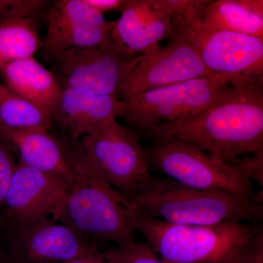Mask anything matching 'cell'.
<instances>
[{
  "label": "cell",
  "instance_id": "6da1fadb",
  "mask_svg": "<svg viewBox=\"0 0 263 263\" xmlns=\"http://www.w3.org/2000/svg\"><path fill=\"white\" fill-rule=\"evenodd\" d=\"M156 143L181 141L227 163L263 152L262 84L243 79L230 85L200 113L147 131Z\"/></svg>",
  "mask_w": 263,
  "mask_h": 263
},
{
  "label": "cell",
  "instance_id": "7a4b0ae2",
  "mask_svg": "<svg viewBox=\"0 0 263 263\" xmlns=\"http://www.w3.org/2000/svg\"><path fill=\"white\" fill-rule=\"evenodd\" d=\"M70 164L77 176L52 219L97 245L135 240L138 211L133 202L87 166Z\"/></svg>",
  "mask_w": 263,
  "mask_h": 263
},
{
  "label": "cell",
  "instance_id": "3957f363",
  "mask_svg": "<svg viewBox=\"0 0 263 263\" xmlns=\"http://www.w3.org/2000/svg\"><path fill=\"white\" fill-rule=\"evenodd\" d=\"M132 201L141 214L177 224L209 226L260 219V197L198 190L154 178Z\"/></svg>",
  "mask_w": 263,
  "mask_h": 263
},
{
  "label": "cell",
  "instance_id": "277c9868",
  "mask_svg": "<svg viewBox=\"0 0 263 263\" xmlns=\"http://www.w3.org/2000/svg\"><path fill=\"white\" fill-rule=\"evenodd\" d=\"M136 226L146 245L168 263H232L257 236L243 222L172 224L138 212Z\"/></svg>",
  "mask_w": 263,
  "mask_h": 263
},
{
  "label": "cell",
  "instance_id": "5b68a950",
  "mask_svg": "<svg viewBox=\"0 0 263 263\" xmlns=\"http://www.w3.org/2000/svg\"><path fill=\"white\" fill-rule=\"evenodd\" d=\"M60 141L68 162L87 166L129 200L153 179L146 152L117 120L79 141Z\"/></svg>",
  "mask_w": 263,
  "mask_h": 263
},
{
  "label": "cell",
  "instance_id": "8992f818",
  "mask_svg": "<svg viewBox=\"0 0 263 263\" xmlns=\"http://www.w3.org/2000/svg\"><path fill=\"white\" fill-rule=\"evenodd\" d=\"M243 79L213 75L147 90L122 99L121 117L133 127L147 132L157 124L196 115L219 98L230 85Z\"/></svg>",
  "mask_w": 263,
  "mask_h": 263
},
{
  "label": "cell",
  "instance_id": "52a82bcc",
  "mask_svg": "<svg viewBox=\"0 0 263 263\" xmlns=\"http://www.w3.org/2000/svg\"><path fill=\"white\" fill-rule=\"evenodd\" d=\"M41 56L63 89L120 98L122 85L143 55L127 54L113 41L95 47L41 51Z\"/></svg>",
  "mask_w": 263,
  "mask_h": 263
},
{
  "label": "cell",
  "instance_id": "ba28073f",
  "mask_svg": "<svg viewBox=\"0 0 263 263\" xmlns=\"http://www.w3.org/2000/svg\"><path fill=\"white\" fill-rule=\"evenodd\" d=\"M148 163L170 179L198 190L257 197L250 178L236 164L227 163L181 141L156 143L146 152Z\"/></svg>",
  "mask_w": 263,
  "mask_h": 263
},
{
  "label": "cell",
  "instance_id": "9c48e42d",
  "mask_svg": "<svg viewBox=\"0 0 263 263\" xmlns=\"http://www.w3.org/2000/svg\"><path fill=\"white\" fill-rule=\"evenodd\" d=\"M172 31L196 48L214 75L242 78L263 84V40L254 36L204 27L200 16L172 18Z\"/></svg>",
  "mask_w": 263,
  "mask_h": 263
},
{
  "label": "cell",
  "instance_id": "30bf717a",
  "mask_svg": "<svg viewBox=\"0 0 263 263\" xmlns=\"http://www.w3.org/2000/svg\"><path fill=\"white\" fill-rule=\"evenodd\" d=\"M4 233L13 263H65L100 251L70 227L49 217L24 224L7 223Z\"/></svg>",
  "mask_w": 263,
  "mask_h": 263
},
{
  "label": "cell",
  "instance_id": "8fae6325",
  "mask_svg": "<svg viewBox=\"0 0 263 263\" xmlns=\"http://www.w3.org/2000/svg\"><path fill=\"white\" fill-rule=\"evenodd\" d=\"M163 47L143 55L122 85L120 99L147 90L214 75L204 65L193 44L171 31Z\"/></svg>",
  "mask_w": 263,
  "mask_h": 263
},
{
  "label": "cell",
  "instance_id": "7c38bea8",
  "mask_svg": "<svg viewBox=\"0 0 263 263\" xmlns=\"http://www.w3.org/2000/svg\"><path fill=\"white\" fill-rule=\"evenodd\" d=\"M47 31L40 51L105 46L113 42L116 21H108L85 0H57L46 11Z\"/></svg>",
  "mask_w": 263,
  "mask_h": 263
},
{
  "label": "cell",
  "instance_id": "4fadbf2b",
  "mask_svg": "<svg viewBox=\"0 0 263 263\" xmlns=\"http://www.w3.org/2000/svg\"><path fill=\"white\" fill-rule=\"evenodd\" d=\"M70 183L18 162L1 216L10 224H24L53 215Z\"/></svg>",
  "mask_w": 263,
  "mask_h": 263
},
{
  "label": "cell",
  "instance_id": "5bb4252c",
  "mask_svg": "<svg viewBox=\"0 0 263 263\" xmlns=\"http://www.w3.org/2000/svg\"><path fill=\"white\" fill-rule=\"evenodd\" d=\"M122 99L63 89L51 113L63 141L76 142L122 117Z\"/></svg>",
  "mask_w": 263,
  "mask_h": 263
},
{
  "label": "cell",
  "instance_id": "9a60e30c",
  "mask_svg": "<svg viewBox=\"0 0 263 263\" xmlns=\"http://www.w3.org/2000/svg\"><path fill=\"white\" fill-rule=\"evenodd\" d=\"M116 21L111 37L121 51L133 56L146 55L160 47L168 37L172 18L159 9L153 0H126Z\"/></svg>",
  "mask_w": 263,
  "mask_h": 263
},
{
  "label": "cell",
  "instance_id": "2e32d148",
  "mask_svg": "<svg viewBox=\"0 0 263 263\" xmlns=\"http://www.w3.org/2000/svg\"><path fill=\"white\" fill-rule=\"evenodd\" d=\"M0 134L18 156V162L72 183L77 173L67 160L61 142L51 131L3 130Z\"/></svg>",
  "mask_w": 263,
  "mask_h": 263
},
{
  "label": "cell",
  "instance_id": "e0dca14e",
  "mask_svg": "<svg viewBox=\"0 0 263 263\" xmlns=\"http://www.w3.org/2000/svg\"><path fill=\"white\" fill-rule=\"evenodd\" d=\"M0 76L10 89L51 116L63 88L51 71L34 57L3 66Z\"/></svg>",
  "mask_w": 263,
  "mask_h": 263
},
{
  "label": "cell",
  "instance_id": "ac0fdd59",
  "mask_svg": "<svg viewBox=\"0 0 263 263\" xmlns=\"http://www.w3.org/2000/svg\"><path fill=\"white\" fill-rule=\"evenodd\" d=\"M200 21L209 29L240 33L263 40V1L208 0Z\"/></svg>",
  "mask_w": 263,
  "mask_h": 263
},
{
  "label": "cell",
  "instance_id": "d6986e66",
  "mask_svg": "<svg viewBox=\"0 0 263 263\" xmlns=\"http://www.w3.org/2000/svg\"><path fill=\"white\" fill-rule=\"evenodd\" d=\"M51 114L19 96L0 81V129L51 130Z\"/></svg>",
  "mask_w": 263,
  "mask_h": 263
},
{
  "label": "cell",
  "instance_id": "ffe728a7",
  "mask_svg": "<svg viewBox=\"0 0 263 263\" xmlns=\"http://www.w3.org/2000/svg\"><path fill=\"white\" fill-rule=\"evenodd\" d=\"M35 19H13L0 24V67L33 57L41 47Z\"/></svg>",
  "mask_w": 263,
  "mask_h": 263
},
{
  "label": "cell",
  "instance_id": "44dd1931",
  "mask_svg": "<svg viewBox=\"0 0 263 263\" xmlns=\"http://www.w3.org/2000/svg\"><path fill=\"white\" fill-rule=\"evenodd\" d=\"M107 263H168L157 255L145 243L136 240L102 252Z\"/></svg>",
  "mask_w": 263,
  "mask_h": 263
},
{
  "label": "cell",
  "instance_id": "7402d4cb",
  "mask_svg": "<svg viewBox=\"0 0 263 263\" xmlns=\"http://www.w3.org/2000/svg\"><path fill=\"white\" fill-rule=\"evenodd\" d=\"M46 0H0V24L13 19H35L46 11Z\"/></svg>",
  "mask_w": 263,
  "mask_h": 263
},
{
  "label": "cell",
  "instance_id": "603a6c76",
  "mask_svg": "<svg viewBox=\"0 0 263 263\" xmlns=\"http://www.w3.org/2000/svg\"><path fill=\"white\" fill-rule=\"evenodd\" d=\"M16 164L13 150L0 134V215Z\"/></svg>",
  "mask_w": 263,
  "mask_h": 263
},
{
  "label": "cell",
  "instance_id": "cb8c5ba5",
  "mask_svg": "<svg viewBox=\"0 0 263 263\" xmlns=\"http://www.w3.org/2000/svg\"><path fill=\"white\" fill-rule=\"evenodd\" d=\"M235 164L243 170L251 180H257L262 184V152L252 157L240 159Z\"/></svg>",
  "mask_w": 263,
  "mask_h": 263
},
{
  "label": "cell",
  "instance_id": "d4e9b609",
  "mask_svg": "<svg viewBox=\"0 0 263 263\" xmlns=\"http://www.w3.org/2000/svg\"><path fill=\"white\" fill-rule=\"evenodd\" d=\"M86 3L99 13H104L109 11H121L126 0H85Z\"/></svg>",
  "mask_w": 263,
  "mask_h": 263
},
{
  "label": "cell",
  "instance_id": "484cf974",
  "mask_svg": "<svg viewBox=\"0 0 263 263\" xmlns=\"http://www.w3.org/2000/svg\"><path fill=\"white\" fill-rule=\"evenodd\" d=\"M4 228L0 230V263H12Z\"/></svg>",
  "mask_w": 263,
  "mask_h": 263
},
{
  "label": "cell",
  "instance_id": "4316f807",
  "mask_svg": "<svg viewBox=\"0 0 263 263\" xmlns=\"http://www.w3.org/2000/svg\"><path fill=\"white\" fill-rule=\"evenodd\" d=\"M256 252V240L250 247L245 249L232 263H254Z\"/></svg>",
  "mask_w": 263,
  "mask_h": 263
},
{
  "label": "cell",
  "instance_id": "83f0119b",
  "mask_svg": "<svg viewBox=\"0 0 263 263\" xmlns=\"http://www.w3.org/2000/svg\"><path fill=\"white\" fill-rule=\"evenodd\" d=\"M65 263H107L105 262L102 254V252L99 251L97 253L89 254L72 259Z\"/></svg>",
  "mask_w": 263,
  "mask_h": 263
},
{
  "label": "cell",
  "instance_id": "f1b7e54d",
  "mask_svg": "<svg viewBox=\"0 0 263 263\" xmlns=\"http://www.w3.org/2000/svg\"><path fill=\"white\" fill-rule=\"evenodd\" d=\"M254 263H263V243L262 235H258L256 240V252Z\"/></svg>",
  "mask_w": 263,
  "mask_h": 263
},
{
  "label": "cell",
  "instance_id": "f546056e",
  "mask_svg": "<svg viewBox=\"0 0 263 263\" xmlns=\"http://www.w3.org/2000/svg\"><path fill=\"white\" fill-rule=\"evenodd\" d=\"M7 226L6 219L3 216L0 215V230L3 229Z\"/></svg>",
  "mask_w": 263,
  "mask_h": 263
}]
</instances>
